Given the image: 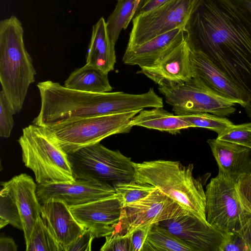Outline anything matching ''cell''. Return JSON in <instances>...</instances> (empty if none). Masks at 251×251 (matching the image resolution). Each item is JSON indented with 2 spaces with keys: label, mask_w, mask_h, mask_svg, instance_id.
Listing matches in <instances>:
<instances>
[{
  "label": "cell",
  "mask_w": 251,
  "mask_h": 251,
  "mask_svg": "<svg viewBox=\"0 0 251 251\" xmlns=\"http://www.w3.org/2000/svg\"><path fill=\"white\" fill-rule=\"evenodd\" d=\"M3 183L8 188L18 207L26 247L34 225L41 214L42 204L36 193L37 185L26 174L16 176Z\"/></svg>",
  "instance_id": "obj_17"
},
{
  "label": "cell",
  "mask_w": 251,
  "mask_h": 251,
  "mask_svg": "<svg viewBox=\"0 0 251 251\" xmlns=\"http://www.w3.org/2000/svg\"><path fill=\"white\" fill-rule=\"evenodd\" d=\"M68 154L75 179L108 184L134 180L135 170L131 158L100 143Z\"/></svg>",
  "instance_id": "obj_7"
},
{
  "label": "cell",
  "mask_w": 251,
  "mask_h": 251,
  "mask_svg": "<svg viewBox=\"0 0 251 251\" xmlns=\"http://www.w3.org/2000/svg\"><path fill=\"white\" fill-rule=\"evenodd\" d=\"M75 219L85 228L90 229L95 238L114 232L121 216L122 205L118 195L69 207Z\"/></svg>",
  "instance_id": "obj_14"
},
{
  "label": "cell",
  "mask_w": 251,
  "mask_h": 251,
  "mask_svg": "<svg viewBox=\"0 0 251 251\" xmlns=\"http://www.w3.org/2000/svg\"><path fill=\"white\" fill-rule=\"evenodd\" d=\"M238 3L247 8L251 12V0H229Z\"/></svg>",
  "instance_id": "obj_40"
},
{
  "label": "cell",
  "mask_w": 251,
  "mask_h": 251,
  "mask_svg": "<svg viewBox=\"0 0 251 251\" xmlns=\"http://www.w3.org/2000/svg\"><path fill=\"white\" fill-rule=\"evenodd\" d=\"M191 60L194 75L198 76L211 90L241 105L246 111L250 97L223 73L202 52L191 49Z\"/></svg>",
  "instance_id": "obj_16"
},
{
  "label": "cell",
  "mask_w": 251,
  "mask_h": 251,
  "mask_svg": "<svg viewBox=\"0 0 251 251\" xmlns=\"http://www.w3.org/2000/svg\"><path fill=\"white\" fill-rule=\"evenodd\" d=\"M186 36L185 30L179 28L161 34L134 48L126 50L123 61L140 68L149 67L183 41Z\"/></svg>",
  "instance_id": "obj_20"
},
{
  "label": "cell",
  "mask_w": 251,
  "mask_h": 251,
  "mask_svg": "<svg viewBox=\"0 0 251 251\" xmlns=\"http://www.w3.org/2000/svg\"><path fill=\"white\" fill-rule=\"evenodd\" d=\"M179 116L191 124L193 127L209 129L216 132L217 134L233 124L224 117L208 113H198Z\"/></svg>",
  "instance_id": "obj_29"
},
{
  "label": "cell",
  "mask_w": 251,
  "mask_h": 251,
  "mask_svg": "<svg viewBox=\"0 0 251 251\" xmlns=\"http://www.w3.org/2000/svg\"><path fill=\"white\" fill-rule=\"evenodd\" d=\"M95 238L92 231L85 228L84 231L70 245L67 251H90L93 239Z\"/></svg>",
  "instance_id": "obj_35"
},
{
  "label": "cell",
  "mask_w": 251,
  "mask_h": 251,
  "mask_svg": "<svg viewBox=\"0 0 251 251\" xmlns=\"http://www.w3.org/2000/svg\"><path fill=\"white\" fill-rule=\"evenodd\" d=\"M158 89L178 116L208 113L225 117L236 111L235 102L214 92L196 75L183 83L158 86Z\"/></svg>",
  "instance_id": "obj_8"
},
{
  "label": "cell",
  "mask_w": 251,
  "mask_h": 251,
  "mask_svg": "<svg viewBox=\"0 0 251 251\" xmlns=\"http://www.w3.org/2000/svg\"><path fill=\"white\" fill-rule=\"evenodd\" d=\"M139 0H138V1L137 4V5H138V3H139ZM137 6H136V7H137Z\"/></svg>",
  "instance_id": "obj_41"
},
{
  "label": "cell",
  "mask_w": 251,
  "mask_h": 251,
  "mask_svg": "<svg viewBox=\"0 0 251 251\" xmlns=\"http://www.w3.org/2000/svg\"><path fill=\"white\" fill-rule=\"evenodd\" d=\"M188 213L156 188L145 198L122 208L119 223L113 233L130 236L140 227Z\"/></svg>",
  "instance_id": "obj_11"
},
{
  "label": "cell",
  "mask_w": 251,
  "mask_h": 251,
  "mask_svg": "<svg viewBox=\"0 0 251 251\" xmlns=\"http://www.w3.org/2000/svg\"><path fill=\"white\" fill-rule=\"evenodd\" d=\"M64 86L92 93L109 92L112 90L108 74L87 64L73 71L65 80Z\"/></svg>",
  "instance_id": "obj_23"
},
{
  "label": "cell",
  "mask_w": 251,
  "mask_h": 251,
  "mask_svg": "<svg viewBox=\"0 0 251 251\" xmlns=\"http://www.w3.org/2000/svg\"><path fill=\"white\" fill-rule=\"evenodd\" d=\"M216 139L251 149V122L233 124L218 134Z\"/></svg>",
  "instance_id": "obj_30"
},
{
  "label": "cell",
  "mask_w": 251,
  "mask_h": 251,
  "mask_svg": "<svg viewBox=\"0 0 251 251\" xmlns=\"http://www.w3.org/2000/svg\"><path fill=\"white\" fill-rule=\"evenodd\" d=\"M131 124L132 126H141L172 134H176L180 133L182 129L193 127L179 116L160 107L142 109L132 119Z\"/></svg>",
  "instance_id": "obj_22"
},
{
  "label": "cell",
  "mask_w": 251,
  "mask_h": 251,
  "mask_svg": "<svg viewBox=\"0 0 251 251\" xmlns=\"http://www.w3.org/2000/svg\"><path fill=\"white\" fill-rule=\"evenodd\" d=\"M191 49L204 53L250 98L251 14L229 0H200L184 29Z\"/></svg>",
  "instance_id": "obj_1"
},
{
  "label": "cell",
  "mask_w": 251,
  "mask_h": 251,
  "mask_svg": "<svg viewBox=\"0 0 251 251\" xmlns=\"http://www.w3.org/2000/svg\"><path fill=\"white\" fill-rule=\"evenodd\" d=\"M41 108L32 124L46 127L70 119L161 107L163 99L153 88L144 93H92L67 88L57 82L38 83Z\"/></svg>",
  "instance_id": "obj_2"
},
{
  "label": "cell",
  "mask_w": 251,
  "mask_h": 251,
  "mask_svg": "<svg viewBox=\"0 0 251 251\" xmlns=\"http://www.w3.org/2000/svg\"><path fill=\"white\" fill-rule=\"evenodd\" d=\"M140 111L64 120L45 127L70 154L110 136L129 132L133 127L131 120Z\"/></svg>",
  "instance_id": "obj_6"
},
{
  "label": "cell",
  "mask_w": 251,
  "mask_h": 251,
  "mask_svg": "<svg viewBox=\"0 0 251 251\" xmlns=\"http://www.w3.org/2000/svg\"><path fill=\"white\" fill-rule=\"evenodd\" d=\"M18 142L23 161L33 172L37 184L75 180L68 154L45 127L32 124L25 127Z\"/></svg>",
  "instance_id": "obj_5"
},
{
  "label": "cell",
  "mask_w": 251,
  "mask_h": 251,
  "mask_svg": "<svg viewBox=\"0 0 251 251\" xmlns=\"http://www.w3.org/2000/svg\"><path fill=\"white\" fill-rule=\"evenodd\" d=\"M17 248L18 247L12 238L1 236L0 251H17Z\"/></svg>",
  "instance_id": "obj_39"
},
{
  "label": "cell",
  "mask_w": 251,
  "mask_h": 251,
  "mask_svg": "<svg viewBox=\"0 0 251 251\" xmlns=\"http://www.w3.org/2000/svg\"></svg>",
  "instance_id": "obj_42"
},
{
  "label": "cell",
  "mask_w": 251,
  "mask_h": 251,
  "mask_svg": "<svg viewBox=\"0 0 251 251\" xmlns=\"http://www.w3.org/2000/svg\"><path fill=\"white\" fill-rule=\"evenodd\" d=\"M105 241L101 247V251H131L130 236L112 233L105 237Z\"/></svg>",
  "instance_id": "obj_32"
},
{
  "label": "cell",
  "mask_w": 251,
  "mask_h": 251,
  "mask_svg": "<svg viewBox=\"0 0 251 251\" xmlns=\"http://www.w3.org/2000/svg\"><path fill=\"white\" fill-rule=\"evenodd\" d=\"M138 0H118L113 11L106 21L112 42L116 44L122 29L126 28L133 18Z\"/></svg>",
  "instance_id": "obj_25"
},
{
  "label": "cell",
  "mask_w": 251,
  "mask_h": 251,
  "mask_svg": "<svg viewBox=\"0 0 251 251\" xmlns=\"http://www.w3.org/2000/svg\"><path fill=\"white\" fill-rule=\"evenodd\" d=\"M36 193L41 204L50 201H58L70 207L116 193L113 186L108 183L75 179L72 183L37 184Z\"/></svg>",
  "instance_id": "obj_12"
},
{
  "label": "cell",
  "mask_w": 251,
  "mask_h": 251,
  "mask_svg": "<svg viewBox=\"0 0 251 251\" xmlns=\"http://www.w3.org/2000/svg\"><path fill=\"white\" fill-rule=\"evenodd\" d=\"M194 251L187 244L164 227L153 224L147 239L144 251Z\"/></svg>",
  "instance_id": "obj_24"
},
{
  "label": "cell",
  "mask_w": 251,
  "mask_h": 251,
  "mask_svg": "<svg viewBox=\"0 0 251 251\" xmlns=\"http://www.w3.org/2000/svg\"><path fill=\"white\" fill-rule=\"evenodd\" d=\"M200 0H171L132 19L126 50L176 28L185 29Z\"/></svg>",
  "instance_id": "obj_10"
},
{
  "label": "cell",
  "mask_w": 251,
  "mask_h": 251,
  "mask_svg": "<svg viewBox=\"0 0 251 251\" xmlns=\"http://www.w3.org/2000/svg\"><path fill=\"white\" fill-rule=\"evenodd\" d=\"M207 223L223 233L238 232L251 216L243 206L235 182L218 173L206 186Z\"/></svg>",
  "instance_id": "obj_9"
},
{
  "label": "cell",
  "mask_w": 251,
  "mask_h": 251,
  "mask_svg": "<svg viewBox=\"0 0 251 251\" xmlns=\"http://www.w3.org/2000/svg\"><path fill=\"white\" fill-rule=\"evenodd\" d=\"M235 185L243 206L251 213V173L241 176L235 182Z\"/></svg>",
  "instance_id": "obj_33"
},
{
  "label": "cell",
  "mask_w": 251,
  "mask_h": 251,
  "mask_svg": "<svg viewBox=\"0 0 251 251\" xmlns=\"http://www.w3.org/2000/svg\"><path fill=\"white\" fill-rule=\"evenodd\" d=\"M115 46L109 36L106 22L101 17L93 26L86 64L108 74L114 70L116 63Z\"/></svg>",
  "instance_id": "obj_21"
},
{
  "label": "cell",
  "mask_w": 251,
  "mask_h": 251,
  "mask_svg": "<svg viewBox=\"0 0 251 251\" xmlns=\"http://www.w3.org/2000/svg\"><path fill=\"white\" fill-rule=\"evenodd\" d=\"M134 180L160 190L193 215L207 223L206 197L202 181L193 175V165L157 160L133 162Z\"/></svg>",
  "instance_id": "obj_3"
},
{
  "label": "cell",
  "mask_w": 251,
  "mask_h": 251,
  "mask_svg": "<svg viewBox=\"0 0 251 251\" xmlns=\"http://www.w3.org/2000/svg\"><path fill=\"white\" fill-rule=\"evenodd\" d=\"M26 251H63L41 216L34 225Z\"/></svg>",
  "instance_id": "obj_26"
},
{
  "label": "cell",
  "mask_w": 251,
  "mask_h": 251,
  "mask_svg": "<svg viewBox=\"0 0 251 251\" xmlns=\"http://www.w3.org/2000/svg\"><path fill=\"white\" fill-rule=\"evenodd\" d=\"M189 245L194 251H219L224 233L190 213L157 224Z\"/></svg>",
  "instance_id": "obj_15"
},
{
  "label": "cell",
  "mask_w": 251,
  "mask_h": 251,
  "mask_svg": "<svg viewBox=\"0 0 251 251\" xmlns=\"http://www.w3.org/2000/svg\"><path fill=\"white\" fill-rule=\"evenodd\" d=\"M41 217L63 251H67L70 245L85 229L75 219L70 207L61 201H50L42 203Z\"/></svg>",
  "instance_id": "obj_18"
},
{
  "label": "cell",
  "mask_w": 251,
  "mask_h": 251,
  "mask_svg": "<svg viewBox=\"0 0 251 251\" xmlns=\"http://www.w3.org/2000/svg\"><path fill=\"white\" fill-rule=\"evenodd\" d=\"M243 238L248 251H251V216L238 231Z\"/></svg>",
  "instance_id": "obj_38"
},
{
  "label": "cell",
  "mask_w": 251,
  "mask_h": 251,
  "mask_svg": "<svg viewBox=\"0 0 251 251\" xmlns=\"http://www.w3.org/2000/svg\"><path fill=\"white\" fill-rule=\"evenodd\" d=\"M112 186L121 200L122 208L145 198L156 189L134 180L114 182Z\"/></svg>",
  "instance_id": "obj_27"
},
{
  "label": "cell",
  "mask_w": 251,
  "mask_h": 251,
  "mask_svg": "<svg viewBox=\"0 0 251 251\" xmlns=\"http://www.w3.org/2000/svg\"><path fill=\"white\" fill-rule=\"evenodd\" d=\"M14 113L4 93L0 92V136L8 138L14 126Z\"/></svg>",
  "instance_id": "obj_31"
},
{
  "label": "cell",
  "mask_w": 251,
  "mask_h": 251,
  "mask_svg": "<svg viewBox=\"0 0 251 251\" xmlns=\"http://www.w3.org/2000/svg\"><path fill=\"white\" fill-rule=\"evenodd\" d=\"M170 0H140L133 18L145 14Z\"/></svg>",
  "instance_id": "obj_37"
},
{
  "label": "cell",
  "mask_w": 251,
  "mask_h": 251,
  "mask_svg": "<svg viewBox=\"0 0 251 251\" xmlns=\"http://www.w3.org/2000/svg\"><path fill=\"white\" fill-rule=\"evenodd\" d=\"M219 251H248L243 238L238 232L224 233Z\"/></svg>",
  "instance_id": "obj_34"
},
{
  "label": "cell",
  "mask_w": 251,
  "mask_h": 251,
  "mask_svg": "<svg viewBox=\"0 0 251 251\" xmlns=\"http://www.w3.org/2000/svg\"><path fill=\"white\" fill-rule=\"evenodd\" d=\"M217 162L219 173L235 182L251 173V149L217 139L207 141Z\"/></svg>",
  "instance_id": "obj_19"
},
{
  "label": "cell",
  "mask_w": 251,
  "mask_h": 251,
  "mask_svg": "<svg viewBox=\"0 0 251 251\" xmlns=\"http://www.w3.org/2000/svg\"><path fill=\"white\" fill-rule=\"evenodd\" d=\"M36 71L25 47L24 28L12 15L0 22V81L14 114L23 108Z\"/></svg>",
  "instance_id": "obj_4"
},
{
  "label": "cell",
  "mask_w": 251,
  "mask_h": 251,
  "mask_svg": "<svg viewBox=\"0 0 251 251\" xmlns=\"http://www.w3.org/2000/svg\"><path fill=\"white\" fill-rule=\"evenodd\" d=\"M191 48L185 39L149 67L140 68L137 74L146 75L158 86L183 83L194 76Z\"/></svg>",
  "instance_id": "obj_13"
},
{
  "label": "cell",
  "mask_w": 251,
  "mask_h": 251,
  "mask_svg": "<svg viewBox=\"0 0 251 251\" xmlns=\"http://www.w3.org/2000/svg\"><path fill=\"white\" fill-rule=\"evenodd\" d=\"M152 225L140 227L131 233V251H144L147 237Z\"/></svg>",
  "instance_id": "obj_36"
},
{
  "label": "cell",
  "mask_w": 251,
  "mask_h": 251,
  "mask_svg": "<svg viewBox=\"0 0 251 251\" xmlns=\"http://www.w3.org/2000/svg\"><path fill=\"white\" fill-rule=\"evenodd\" d=\"M0 192V228L10 224L23 230L21 217L15 201L8 188L1 183Z\"/></svg>",
  "instance_id": "obj_28"
}]
</instances>
